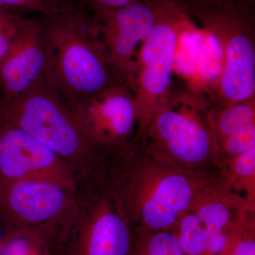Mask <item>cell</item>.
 Listing matches in <instances>:
<instances>
[{"label":"cell","mask_w":255,"mask_h":255,"mask_svg":"<svg viewBox=\"0 0 255 255\" xmlns=\"http://www.w3.org/2000/svg\"><path fill=\"white\" fill-rule=\"evenodd\" d=\"M117 150L121 159L104 179L135 231H174L198 194L218 181L217 170L182 168L139 140Z\"/></svg>","instance_id":"cell-1"},{"label":"cell","mask_w":255,"mask_h":255,"mask_svg":"<svg viewBox=\"0 0 255 255\" xmlns=\"http://www.w3.org/2000/svg\"><path fill=\"white\" fill-rule=\"evenodd\" d=\"M39 16L46 46L43 77L70 107L118 85L107 65L95 15L72 0Z\"/></svg>","instance_id":"cell-2"},{"label":"cell","mask_w":255,"mask_h":255,"mask_svg":"<svg viewBox=\"0 0 255 255\" xmlns=\"http://www.w3.org/2000/svg\"><path fill=\"white\" fill-rule=\"evenodd\" d=\"M0 117L61 158L73 161L106 152L88 135L70 106L43 75L14 98L0 99Z\"/></svg>","instance_id":"cell-3"},{"label":"cell","mask_w":255,"mask_h":255,"mask_svg":"<svg viewBox=\"0 0 255 255\" xmlns=\"http://www.w3.org/2000/svg\"><path fill=\"white\" fill-rule=\"evenodd\" d=\"M138 128L140 143L152 155L188 170H217V140L205 111L166 100Z\"/></svg>","instance_id":"cell-4"},{"label":"cell","mask_w":255,"mask_h":255,"mask_svg":"<svg viewBox=\"0 0 255 255\" xmlns=\"http://www.w3.org/2000/svg\"><path fill=\"white\" fill-rule=\"evenodd\" d=\"M196 18L222 48L218 88L223 105L255 101L254 8L237 1H220L203 8Z\"/></svg>","instance_id":"cell-5"},{"label":"cell","mask_w":255,"mask_h":255,"mask_svg":"<svg viewBox=\"0 0 255 255\" xmlns=\"http://www.w3.org/2000/svg\"><path fill=\"white\" fill-rule=\"evenodd\" d=\"M157 18L137 55L132 90L140 126L165 102L174 68L179 37L189 13L174 0H156Z\"/></svg>","instance_id":"cell-6"},{"label":"cell","mask_w":255,"mask_h":255,"mask_svg":"<svg viewBox=\"0 0 255 255\" xmlns=\"http://www.w3.org/2000/svg\"><path fill=\"white\" fill-rule=\"evenodd\" d=\"M95 16L114 80L132 90L139 45L150 34L157 18L156 0H138Z\"/></svg>","instance_id":"cell-7"},{"label":"cell","mask_w":255,"mask_h":255,"mask_svg":"<svg viewBox=\"0 0 255 255\" xmlns=\"http://www.w3.org/2000/svg\"><path fill=\"white\" fill-rule=\"evenodd\" d=\"M0 177L49 181L68 190L73 184L70 169L61 157L1 117Z\"/></svg>","instance_id":"cell-8"},{"label":"cell","mask_w":255,"mask_h":255,"mask_svg":"<svg viewBox=\"0 0 255 255\" xmlns=\"http://www.w3.org/2000/svg\"><path fill=\"white\" fill-rule=\"evenodd\" d=\"M71 108L88 135L107 152L128 143L138 124L135 97L122 85H114Z\"/></svg>","instance_id":"cell-9"},{"label":"cell","mask_w":255,"mask_h":255,"mask_svg":"<svg viewBox=\"0 0 255 255\" xmlns=\"http://www.w3.org/2000/svg\"><path fill=\"white\" fill-rule=\"evenodd\" d=\"M66 190L49 181L0 177V219L8 223L49 221L63 211Z\"/></svg>","instance_id":"cell-10"},{"label":"cell","mask_w":255,"mask_h":255,"mask_svg":"<svg viewBox=\"0 0 255 255\" xmlns=\"http://www.w3.org/2000/svg\"><path fill=\"white\" fill-rule=\"evenodd\" d=\"M46 46L41 18H26L6 56L0 62V99L14 98L43 75Z\"/></svg>","instance_id":"cell-11"},{"label":"cell","mask_w":255,"mask_h":255,"mask_svg":"<svg viewBox=\"0 0 255 255\" xmlns=\"http://www.w3.org/2000/svg\"><path fill=\"white\" fill-rule=\"evenodd\" d=\"M100 182L87 209V255H130L131 226L103 177Z\"/></svg>","instance_id":"cell-12"},{"label":"cell","mask_w":255,"mask_h":255,"mask_svg":"<svg viewBox=\"0 0 255 255\" xmlns=\"http://www.w3.org/2000/svg\"><path fill=\"white\" fill-rule=\"evenodd\" d=\"M217 174L221 185L255 207V148L220 161Z\"/></svg>","instance_id":"cell-13"},{"label":"cell","mask_w":255,"mask_h":255,"mask_svg":"<svg viewBox=\"0 0 255 255\" xmlns=\"http://www.w3.org/2000/svg\"><path fill=\"white\" fill-rule=\"evenodd\" d=\"M218 142L255 126V101L223 105L215 116L210 115Z\"/></svg>","instance_id":"cell-14"},{"label":"cell","mask_w":255,"mask_h":255,"mask_svg":"<svg viewBox=\"0 0 255 255\" xmlns=\"http://www.w3.org/2000/svg\"><path fill=\"white\" fill-rule=\"evenodd\" d=\"M130 255H185L175 231H135Z\"/></svg>","instance_id":"cell-15"},{"label":"cell","mask_w":255,"mask_h":255,"mask_svg":"<svg viewBox=\"0 0 255 255\" xmlns=\"http://www.w3.org/2000/svg\"><path fill=\"white\" fill-rule=\"evenodd\" d=\"M255 148V126L218 142L219 162L237 157Z\"/></svg>","instance_id":"cell-16"},{"label":"cell","mask_w":255,"mask_h":255,"mask_svg":"<svg viewBox=\"0 0 255 255\" xmlns=\"http://www.w3.org/2000/svg\"><path fill=\"white\" fill-rule=\"evenodd\" d=\"M25 19L15 11L0 7V62L12 46Z\"/></svg>","instance_id":"cell-17"},{"label":"cell","mask_w":255,"mask_h":255,"mask_svg":"<svg viewBox=\"0 0 255 255\" xmlns=\"http://www.w3.org/2000/svg\"><path fill=\"white\" fill-rule=\"evenodd\" d=\"M72 0H0V7L14 11L23 10L38 16L54 13L66 6Z\"/></svg>","instance_id":"cell-18"},{"label":"cell","mask_w":255,"mask_h":255,"mask_svg":"<svg viewBox=\"0 0 255 255\" xmlns=\"http://www.w3.org/2000/svg\"><path fill=\"white\" fill-rule=\"evenodd\" d=\"M92 14L97 15L104 11L118 9L138 0H75Z\"/></svg>","instance_id":"cell-19"},{"label":"cell","mask_w":255,"mask_h":255,"mask_svg":"<svg viewBox=\"0 0 255 255\" xmlns=\"http://www.w3.org/2000/svg\"><path fill=\"white\" fill-rule=\"evenodd\" d=\"M27 243L20 238L1 242L0 245V255H28Z\"/></svg>","instance_id":"cell-20"},{"label":"cell","mask_w":255,"mask_h":255,"mask_svg":"<svg viewBox=\"0 0 255 255\" xmlns=\"http://www.w3.org/2000/svg\"><path fill=\"white\" fill-rule=\"evenodd\" d=\"M1 242H2V232H1V228L0 226V245H1Z\"/></svg>","instance_id":"cell-21"},{"label":"cell","mask_w":255,"mask_h":255,"mask_svg":"<svg viewBox=\"0 0 255 255\" xmlns=\"http://www.w3.org/2000/svg\"><path fill=\"white\" fill-rule=\"evenodd\" d=\"M225 255V254H223V255Z\"/></svg>","instance_id":"cell-22"},{"label":"cell","mask_w":255,"mask_h":255,"mask_svg":"<svg viewBox=\"0 0 255 255\" xmlns=\"http://www.w3.org/2000/svg\"><path fill=\"white\" fill-rule=\"evenodd\" d=\"M177 1H179V0H177Z\"/></svg>","instance_id":"cell-23"}]
</instances>
